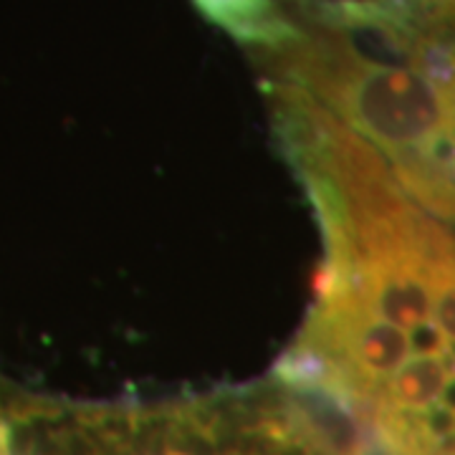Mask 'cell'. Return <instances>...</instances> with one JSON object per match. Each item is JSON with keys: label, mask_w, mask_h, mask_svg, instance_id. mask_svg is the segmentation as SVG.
<instances>
[{"label": "cell", "mask_w": 455, "mask_h": 455, "mask_svg": "<svg viewBox=\"0 0 455 455\" xmlns=\"http://www.w3.org/2000/svg\"><path fill=\"white\" fill-rule=\"evenodd\" d=\"M281 379L163 400H68L0 374V455H359Z\"/></svg>", "instance_id": "2"}, {"label": "cell", "mask_w": 455, "mask_h": 455, "mask_svg": "<svg viewBox=\"0 0 455 455\" xmlns=\"http://www.w3.org/2000/svg\"><path fill=\"white\" fill-rule=\"evenodd\" d=\"M263 92L322 109L455 223V20L420 0H233L218 20Z\"/></svg>", "instance_id": "1"}]
</instances>
